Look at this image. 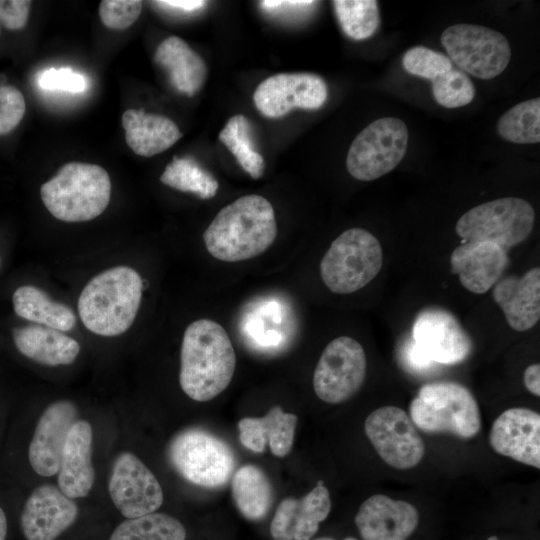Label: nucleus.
<instances>
[{"instance_id":"obj_5","label":"nucleus","mask_w":540,"mask_h":540,"mask_svg":"<svg viewBox=\"0 0 540 540\" xmlns=\"http://www.w3.org/2000/svg\"><path fill=\"white\" fill-rule=\"evenodd\" d=\"M409 412L414 425L427 433H451L467 439L481 428L476 399L456 382L425 384L411 401Z\"/></svg>"},{"instance_id":"obj_9","label":"nucleus","mask_w":540,"mask_h":540,"mask_svg":"<svg viewBox=\"0 0 540 540\" xmlns=\"http://www.w3.org/2000/svg\"><path fill=\"white\" fill-rule=\"evenodd\" d=\"M441 43L460 70L484 80L501 74L511 58L506 37L484 26L452 25L441 34Z\"/></svg>"},{"instance_id":"obj_8","label":"nucleus","mask_w":540,"mask_h":540,"mask_svg":"<svg viewBox=\"0 0 540 540\" xmlns=\"http://www.w3.org/2000/svg\"><path fill=\"white\" fill-rule=\"evenodd\" d=\"M169 459L187 481L205 488H216L228 482L235 460L232 450L214 434L192 428L172 440Z\"/></svg>"},{"instance_id":"obj_23","label":"nucleus","mask_w":540,"mask_h":540,"mask_svg":"<svg viewBox=\"0 0 540 540\" xmlns=\"http://www.w3.org/2000/svg\"><path fill=\"white\" fill-rule=\"evenodd\" d=\"M493 298L509 326L516 331L532 328L540 318V269L535 267L521 277L500 279L493 286Z\"/></svg>"},{"instance_id":"obj_13","label":"nucleus","mask_w":540,"mask_h":540,"mask_svg":"<svg viewBox=\"0 0 540 540\" xmlns=\"http://www.w3.org/2000/svg\"><path fill=\"white\" fill-rule=\"evenodd\" d=\"M327 97V84L319 75L280 73L266 78L257 86L253 101L264 116L279 118L294 108L316 110Z\"/></svg>"},{"instance_id":"obj_16","label":"nucleus","mask_w":540,"mask_h":540,"mask_svg":"<svg viewBox=\"0 0 540 540\" xmlns=\"http://www.w3.org/2000/svg\"><path fill=\"white\" fill-rule=\"evenodd\" d=\"M78 516L76 503L58 487L44 484L25 502L20 523L26 540H55Z\"/></svg>"},{"instance_id":"obj_3","label":"nucleus","mask_w":540,"mask_h":540,"mask_svg":"<svg viewBox=\"0 0 540 540\" xmlns=\"http://www.w3.org/2000/svg\"><path fill=\"white\" fill-rule=\"evenodd\" d=\"M143 281L128 266L107 269L92 278L78 299V313L94 334L118 336L133 324L142 298Z\"/></svg>"},{"instance_id":"obj_17","label":"nucleus","mask_w":540,"mask_h":540,"mask_svg":"<svg viewBox=\"0 0 540 540\" xmlns=\"http://www.w3.org/2000/svg\"><path fill=\"white\" fill-rule=\"evenodd\" d=\"M489 443L495 452L539 469V413L527 408L504 411L491 427Z\"/></svg>"},{"instance_id":"obj_19","label":"nucleus","mask_w":540,"mask_h":540,"mask_svg":"<svg viewBox=\"0 0 540 540\" xmlns=\"http://www.w3.org/2000/svg\"><path fill=\"white\" fill-rule=\"evenodd\" d=\"M418 522L419 514L412 504L383 494L366 499L355 516L363 540H407Z\"/></svg>"},{"instance_id":"obj_26","label":"nucleus","mask_w":540,"mask_h":540,"mask_svg":"<svg viewBox=\"0 0 540 540\" xmlns=\"http://www.w3.org/2000/svg\"><path fill=\"white\" fill-rule=\"evenodd\" d=\"M12 335L18 351L39 364L69 365L80 352V345L75 339L49 327H16Z\"/></svg>"},{"instance_id":"obj_1","label":"nucleus","mask_w":540,"mask_h":540,"mask_svg":"<svg viewBox=\"0 0 540 540\" xmlns=\"http://www.w3.org/2000/svg\"><path fill=\"white\" fill-rule=\"evenodd\" d=\"M277 237L272 204L257 194L242 196L223 207L203 233L207 251L224 262L252 259Z\"/></svg>"},{"instance_id":"obj_45","label":"nucleus","mask_w":540,"mask_h":540,"mask_svg":"<svg viewBox=\"0 0 540 540\" xmlns=\"http://www.w3.org/2000/svg\"><path fill=\"white\" fill-rule=\"evenodd\" d=\"M313 540H335V539H333L331 537H319V538H316V539H313ZM343 540H357V539L353 538V537H346Z\"/></svg>"},{"instance_id":"obj_22","label":"nucleus","mask_w":540,"mask_h":540,"mask_svg":"<svg viewBox=\"0 0 540 540\" xmlns=\"http://www.w3.org/2000/svg\"><path fill=\"white\" fill-rule=\"evenodd\" d=\"M93 433L89 422L77 420L70 429L58 469V488L69 498L85 497L94 484Z\"/></svg>"},{"instance_id":"obj_28","label":"nucleus","mask_w":540,"mask_h":540,"mask_svg":"<svg viewBox=\"0 0 540 540\" xmlns=\"http://www.w3.org/2000/svg\"><path fill=\"white\" fill-rule=\"evenodd\" d=\"M15 313L28 321L61 332L70 331L76 324L73 310L52 300L46 292L32 285L20 286L12 296Z\"/></svg>"},{"instance_id":"obj_35","label":"nucleus","mask_w":540,"mask_h":540,"mask_svg":"<svg viewBox=\"0 0 540 540\" xmlns=\"http://www.w3.org/2000/svg\"><path fill=\"white\" fill-rule=\"evenodd\" d=\"M432 94L439 105L446 108H458L473 100L475 89L466 73L452 67L432 81Z\"/></svg>"},{"instance_id":"obj_39","label":"nucleus","mask_w":540,"mask_h":540,"mask_svg":"<svg viewBox=\"0 0 540 540\" xmlns=\"http://www.w3.org/2000/svg\"><path fill=\"white\" fill-rule=\"evenodd\" d=\"M38 84L44 90L70 93L83 92L87 87L85 77L67 67L44 70L38 78Z\"/></svg>"},{"instance_id":"obj_25","label":"nucleus","mask_w":540,"mask_h":540,"mask_svg":"<svg viewBox=\"0 0 540 540\" xmlns=\"http://www.w3.org/2000/svg\"><path fill=\"white\" fill-rule=\"evenodd\" d=\"M125 140L137 155L151 157L174 145L182 133L178 126L163 115L128 109L122 115Z\"/></svg>"},{"instance_id":"obj_20","label":"nucleus","mask_w":540,"mask_h":540,"mask_svg":"<svg viewBox=\"0 0 540 540\" xmlns=\"http://www.w3.org/2000/svg\"><path fill=\"white\" fill-rule=\"evenodd\" d=\"M330 510L329 491L319 481L304 497L281 501L272 518L270 534L274 540H311Z\"/></svg>"},{"instance_id":"obj_32","label":"nucleus","mask_w":540,"mask_h":540,"mask_svg":"<svg viewBox=\"0 0 540 540\" xmlns=\"http://www.w3.org/2000/svg\"><path fill=\"white\" fill-rule=\"evenodd\" d=\"M219 140L235 156L241 167L253 178L263 175L265 162L255 149L248 119L241 114L231 117L219 133Z\"/></svg>"},{"instance_id":"obj_4","label":"nucleus","mask_w":540,"mask_h":540,"mask_svg":"<svg viewBox=\"0 0 540 540\" xmlns=\"http://www.w3.org/2000/svg\"><path fill=\"white\" fill-rule=\"evenodd\" d=\"M44 206L56 219L85 222L98 217L107 208L111 181L99 165L70 162L40 189Z\"/></svg>"},{"instance_id":"obj_40","label":"nucleus","mask_w":540,"mask_h":540,"mask_svg":"<svg viewBox=\"0 0 540 540\" xmlns=\"http://www.w3.org/2000/svg\"><path fill=\"white\" fill-rule=\"evenodd\" d=\"M399 360L403 368L413 374L432 372L436 364L411 338H408L399 350Z\"/></svg>"},{"instance_id":"obj_34","label":"nucleus","mask_w":540,"mask_h":540,"mask_svg":"<svg viewBox=\"0 0 540 540\" xmlns=\"http://www.w3.org/2000/svg\"><path fill=\"white\" fill-rule=\"evenodd\" d=\"M343 32L354 40L371 37L380 23L378 3L374 0H335L332 2Z\"/></svg>"},{"instance_id":"obj_42","label":"nucleus","mask_w":540,"mask_h":540,"mask_svg":"<svg viewBox=\"0 0 540 540\" xmlns=\"http://www.w3.org/2000/svg\"><path fill=\"white\" fill-rule=\"evenodd\" d=\"M158 6L181 10L186 13L197 11L203 8L206 4L205 1L200 0H166V1H156Z\"/></svg>"},{"instance_id":"obj_46","label":"nucleus","mask_w":540,"mask_h":540,"mask_svg":"<svg viewBox=\"0 0 540 540\" xmlns=\"http://www.w3.org/2000/svg\"><path fill=\"white\" fill-rule=\"evenodd\" d=\"M486 540H500L497 536H491Z\"/></svg>"},{"instance_id":"obj_41","label":"nucleus","mask_w":540,"mask_h":540,"mask_svg":"<svg viewBox=\"0 0 540 540\" xmlns=\"http://www.w3.org/2000/svg\"><path fill=\"white\" fill-rule=\"evenodd\" d=\"M31 1L0 0V24L8 30L22 29L29 18Z\"/></svg>"},{"instance_id":"obj_15","label":"nucleus","mask_w":540,"mask_h":540,"mask_svg":"<svg viewBox=\"0 0 540 540\" xmlns=\"http://www.w3.org/2000/svg\"><path fill=\"white\" fill-rule=\"evenodd\" d=\"M412 339L435 363L454 365L472 351V341L453 314L442 308H426L418 313Z\"/></svg>"},{"instance_id":"obj_6","label":"nucleus","mask_w":540,"mask_h":540,"mask_svg":"<svg viewBox=\"0 0 540 540\" xmlns=\"http://www.w3.org/2000/svg\"><path fill=\"white\" fill-rule=\"evenodd\" d=\"M382 264L378 239L362 228H351L331 243L320 262V276L333 293L350 294L370 283Z\"/></svg>"},{"instance_id":"obj_31","label":"nucleus","mask_w":540,"mask_h":540,"mask_svg":"<svg viewBox=\"0 0 540 540\" xmlns=\"http://www.w3.org/2000/svg\"><path fill=\"white\" fill-rule=\"evenodd\" d=\"M160 181L176 190L190 192L201 199L215 196L218 181L191 157H174L166 166Z\"/></svg>"},{"instance_id":"obj_43","label":"nucleus","mask_w":540,"mask_h":540,"mask_svg":"<svg viewBox=\"0 0 540 540\" xmlns=\"http://www.w3.org/2000/svg\"><path fill=\"white\" fill-rule=\"evenodd\" d=\"M540 365L538 363L528 366L524 372V384L528 391L540 396Z\"/></svg>"},{"instance_id":"obj_14","label":"nucleus","mask_w":540,"mask_h":540,"mask_svg":"<svg viewBox=\"0 0 540 540\" xmlns=\"http://www.w3.org/2000/svg\"><path fill=\"white\" fill-rule=\"evenodd\" d=\"M108 489L115 507L128 519L153 513L163 503V491L157 478L129 452L115 460Z\"/></svg>"},{"instance_id":"obj_21","label":"nucleus","mask_w":540,"mask_h":540,"mask_svg":"<svg viewBox=\"0 0 540 540\" xmlns=\"http://www.w3.org/2000/svg\"><path fill=\"white\" fill-rule=\"evenodd\" d=\"M509 258L506 250L489 242H466L450 256L451 271L459 276L464 288L484 294L501 278Z\"/></svg>"},{"instance_id":"obj_12","label":"nucleus","mask_w":540,"mask_h":540,"mask_svg":"<svg viewBox=\"0 0 540 540\" xmlns=\"http://www.w3.org/2000/svg\"><path fill=\"white\" fill-rule=\"evenodd\" d=\"M365 433L384 462L410 469L423 458L425 444L410 416L396 406H383L365 420Z\"/></svg>"},{"instance_id":"obj_27","label":"nucleus","mask_w":540,"mask_h":540,"mask_svg":"<svg viewBox=\"0 0 540 540\" xmlns=\"http://www.w3.org/2000/svg\"><path fill=\"white\" fill-rule=\"evenodd\" d=\"M154 60L166 70L175 89L189 97L205 82L207 68L203 58L177 36H170L159 44Z\"/></svg>"},{"instance_id":"obj_30","label":"nucleus","mask_w":540,"mask_h":540,"mask_svg":"<svg viewBox=\"0 0 540 540\" xmlns=\"http://www.w3.org/2000/svg\"><path fill=\"white\" fill-rule=\"evenodd\" d=\"M186 530L176 518L163 513H150L123 521L110 540H185Z\"/></svg>"},{"instance_id":"obj_29","label":"nucleus","mask_w":540,"mask_h":540,"mask_svg":"<svg viewBox=\"0 0 540 540\" xmlns=\"http://www.w3.org/2000/svg\"><path fill=\"white\" fill-rule=\"evenodd\" d=\"M232 497L239 512L248 520H262L271 508L273 491L266 474L257 466L240 467L232 478Z\"/></svg>"},{"instance_id":"obj_47","label":"nucleus","mask_w":540,"mask_h":540,"mask_svg":"<svg viewBox=\"0 0 540 540\" xmlns=\"http://www.w3.org/2000/svg\"><path fill=\"white\" fill-rule=\"evenodd\" d=\"M0 29H1V24H0Z\"/></svg>"},{"instance_id":"obj_37","label":"nucleus","mask_w":540,"mask_h":540,"mask_svg":"<svg viewBox=\"0 0 540 540\" xmlns=\"http://www.w3.org/2000/svg\"><path fill=\"white\" fill-rule=\"evenodd\" d=\"M142 1L139 0H103L99 5L102 23L113 30H124L139 18Z\"/></svg>"},{"instance_id":"obj_44","label":"nucleus","mask_w":540,"mask_h":540,"mask_svg":"<svg viewBox=\"0 0 540 540\" xmlns=\"http://www.w3.org/2000/svg\"><path fill=\"white\" fill-rule=\"evenodd\" d=\"M7 534V519L4 511L0 508V540H5Z\"/></svg>"},{"instance_id":"obj_36","label":"nucleus","mask_w":540,"mask_h":540,"mask_svg":"<svg viewBox=\"0 0 540 540\" xmlns=\"http://www.w3.org/2000/svg\"><path fill=\"white\" fill-rule=\"evenodd\" d=\"M402 65L408 73L431 81L453 67L446 55L424 46L407 50L403 55Z\"/></svg>"},{"instance_id":"obj_10","label":"nucleus","mask_w":540,"mask_h":540,"mask_svg":"<svg viewBox=\"0 0 540 540\" xmlns=\"http://www.w3.org/2000/svg\"><path fill=\"white\" fill-rule=\"evenodd\" d=\"M406 124L383 117L365 127L353 140L346 158L348 172L361 181L375 180L392 171L405 155Z\"/></svg>"},{"instance_id":"obj_2","label":"nucleus","mask_w":540,"mask_h":540,"mask_svg":"<svg viewBox=\"0 0 540 540\" xmlns=\"http://www.w3.org/2000/svg\"><path fill=\"white\" fill-rule=\"evenodd\" d=\"M236 355L226 330L210 319L190 323L180 352L179 382L184 393L199 402L218 396L230 384Z\"/></svg>"},{"instance_id":"obj_11","label":"nucleus","mask_w":540,"mask_h":540,"mask_svg":"<svg viewBox=\"0 0 540 540\" xmlns=\"http://www.w3.org/2000/svg\"><path fill=\"white\" fill-rule=\"evenodd\" d=\"M367 361L361 344L348 336L332 340L323 350L313 375L316 395L329 404L344 402L361 388Z\"/></svg>"},{"instance_id":"obj_33","label":"nucleus","mask_w":540,"mask_h":540,"mask_svg":"<svg viewBox=\"0 0 540 540\" xmlns=\"http://www.w3.org/2000/svg\"><path fill=\"white\" fill-rule=\"evenodd\" d=\"M497 131L506 141L533 144L540 141V99L520 102L505 112L497 122Z\"/></svg>"},{"instance_id":"obj_18","label":"nucleus","mask_w":540,"mask_h":540,"mask_svg":"<svg viewBox=\"0 0 540 540\" xmlns=\"http://www.w3.org/2000/svg\"><path fill=\"white\" fill-rule=\"evenodd\" d=\"M76 418L77 409L67 400L52 403L42 413L28 451L37 474L49 477L58 473L62 450Z\"/></svg>"},{"instance_id":"obj_38","label":"nucleus","mask_w":540,"mask_h":540,"mask_svg":"<svg viewBox=\"0 0 540 540\" xmlns=\"http://www.w3.org/2000/svg\"><path fill=\"white\" fill-rule=\"evenodd\" d=\"M23 94L10 85L0 86V136L14 130L25 115Z\"/></svg>"},{"instance_id":"obj_7","label":"nucleus","mask_w":540,"mask_h":540,"mask_svg":"<svg viewBox=\"0 0 540 540\" xmlns=\"http://www.w3.org/2000/svg\"><path fill=\"white\" fill-rule=\"evenodd\" d=\"M535 212L527 201L504 197L475 206L456 223V233L466 242H489L504 250L530 235Z\"/></svg>"},{"instance_id":"obj_24","label":"nucleus","mask_w":540,"mask_h":540,"mask_svg":"<svg viewBox=\"0 0 540 540\" xmlns=\"http://www.w3.org/2000/svg\"><path fill=\"white\" fill-rule=\"evenodd\" d=\"M297 417L274 406L263 417H245L238 422L239 439L247 449L262 453L266 444L278 457L286 456L294 441Z\"/></svg>"}]
</instances>
